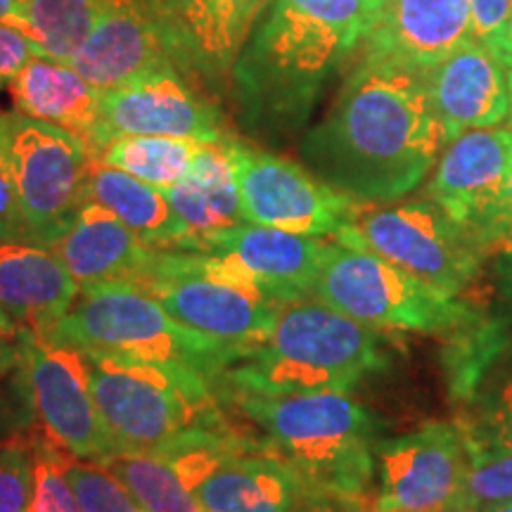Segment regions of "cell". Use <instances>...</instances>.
<instances>
[{
  "label": "cell",
  "instance_id": "6da1fadb",
  "mask_svg": "<svg viewBox=\"0 0 512 512\" xmlns=\"http://www.w3.org/2000/svg\"><path fill=\"white\" fill-rule=\"evenodd\" d=\"M446 147L425 74L361 55L335 105L304 133L299 157L363 204H392L432 174Z\"/></svg>",
  "mask_w": 512,
  "mask_h": 512
},
{
  "label": "cell",
  "instance_id": "7a4b0ae2",
  "mask_svg": "<svg viewBox=\"0 0 512 512\" xmlns=\"http://www.w3.org/2000/svg\"><path fill=\"white\" fill-rule=\"evenodd\" d=\"M380 0H264L230 72L249 138L280 143L311 117L330 76L366 46Z\"/></svg>",
  "mask_w": 512,
  "mask_h": 512
},
{
  "label": "cell",
  "instance_id": "3957f363",
  "mask_svg": "<svg viewBox=\"0 0 512 512\" xmlns=\"http://www.w3.org/2000/svg\"><path fill=\"white\" fill-rule=\"evenodd\" d=\"M223 403L271 453L320 494L368 496L377 475V420L349 394L266 396L221 384Z\"/></svg>",
  "mask_w": 512,
  "mask_h": 512
},
{
  "label": "cell",
  "instance_id": "277c9868",
  "mask_svg": "<svg viewBox=\"0 0 512 512\" xmlns=\"http://www.w3.org/2000/svg\"><path fill=\"white\" fill-rule=\"evenodd\" d=\"M387 363L373 328L304 299L280 306L271 337L226 370L223 387L266 396L349 394Z\"/></svg>",
  "mask_w": 512,
  "mask_h": 512
},
{
  "label": "cell",
  "instance_id": "5b68a950",
  "mask_svg": "<svg viewBox=\"0 0 512 512\" xmlns=\"http://www.w3.org/2000/svg\"><path fill=\"white\" fill-rule=\"evenodd\" d=\"M50 339L81 351H100L150 363L174 373L223 384L238 356L214 339L192 332L128 280L81 285L79 297Z\"/></svg>",
  "mask_w": 512,
  "mask_h": 512
},
{
  "label": "cell",
  "instance_id": "8992f818",
  "mask_svg": "<svg viewBox=\"0 0 512 512\" xmlns=\"http://www.w3.org/2000/svg\"><path fill=\"white\" fill-rule=\"evenodd\" d=\"M171 318L242 358L271 337L280 306L223 256L157 249L133 280Z\"/></svg>",
  "mask_w": 512,
  "mask_h": 512
},
{
  "label": "cell",
  "instance_id": "52a82bcc",
  "mask_svg": "<svg viewBox=\"0 0 512 512\" xmlns=\"http://www.w3.org/2000/svg\"><path fill=\"white\" fill-rule=\"evenodd\" d=\"M81 354L95 406L121 451L150 453L188 430L233 425L223 413L221 387L200 375L100 351Z\"/></svg>",
  "mask_w": 512,
  "mask_h": 512
},
{
  "label": "cell",
  "instance_id": "ba28073f",
  "mask_svg": "<svg viewBox=\"0 0 512 512\" xmlns=\"http://www.w3.org/2000/svg\"><path fill=\"white\" fill-rule=\"evenodd\" d=\"M313 299L377 330L453 335L475 313L458 297L422 283L382 256L328 242Z\"/></svg>",
  "mask_w": 512,
  "mask_h": 512
},
{
  "label": "cell",
  "instance_id": "9c48e42d",
  "mask_svg": "<svg viewBox=\"0 0 512 512\" xmlns=\"http://www.w3.org/2000/svg\"><path fill=\"white\" fill-rule=\"evenodd\" d=\"M335 240L382 256L422 283L458 297L477 278L486 249L430 197L358 204Z\"/></svg>",
  "mask_w": 512,
  "mask_h": 512
},
{
  "label": "cell",
  "instance_id": "30bf717a",
  "mask_svg": "<svg viewBox=\"0 0 512 512\" xmlns=\"http://www.w3.org/2000/svg\"><path fill=\"white\" fill-rule=\"evenodd\" d=\"M5 131L29 240L48 247L86 202L88 176L98 157L76 133L19 112H5Z\"/></svg>",
  "mask_w": 512,
  "mask_h": 512
},
{
  "label": "cell",
  "instance_id": "8fae6325",
  "mask_svg": "<svg viewBox=\"0 0 512 512\" xmlns=\"http://www.w3.org/2000/svg\"><path fill=\"white\" fill-rule=\"evenodd\" d=\"M226 145L242 219L309 238H335L361 202L344 195L306 169L252 140L228 136Z\"/></svg>",
  "mask_w": 512,
  "mask_h": 512
},
{
  "label": "cell",
  "instance_id": "7c38bea8",
  "mask_svg": "<svg viewBox=\"0 0 512 512\" xmlns=\"http://www.w3.org/2000/svg\"><path fill=\"white\" fill-rule=\"evenodd\" d=\"M17 349L38 427L81 460L100 463L119 453L121 446L95 406L81 351L29 330H19Z\"/></svg>",
  "mask_w": 512,
  "mask_h": 512
},
{
  "label": "cell",
  "instance_id": "4fadbf2b",
  "mask_svg": "<svg viewBox=\"0 0 512 512\" xmlns=\"http://www.w3.org/2000/svg\"><path fill=\"white\" fill-rule=\"evenodd\" d=\"M375 512H477L467 503V456L456 422H430L377 444Z\"/></svg>",
  "mask_w": 512,
  "mask_h": 512
},
{
  "label": "cell",
  "instance_id": "5bb4252c",
  "mask_svg": "<svg viewBox=\"0 0 512 512\" xmlns=\"http://www.w3.org/2000/svg\"><path fill=\"white\" fill-rule=\"evenodd\" d=\"M121 136H169L197 143H223L233 133L211 98H204L178 69L100 93V119L95 128V157Z\"/></svg>",
  "mask_w": 512,
  "mask_h": 512
},
{
  "label": "cell",
  "instance_id": "9a60e30c",
  "mask_svg": "<svg viewBox=\"0 0 512 512\" xmlns=\"http://www.w3.org/2000/svg\"><path fill=\"white\" fill-rule=\"evenodd\" d=\"M171 62L190 83L228 95L230 72L264 0H145Z\"/></svg>",
  "mask_w": 512,
  "mask_h": 512
},
{
  "label": "cell",
  "instance_id": "2e32d148",
  "mask_svg": "<svg viewBox=\"0 0 512 512\" xmlns=\"http://www.w3.org/2000/svg\"><path fill=\"white\" fill-rule=\"evenodd\" d=\"M510 169L512 126L472 128L441 150L427 197L477 238L501 200Z\"/></svg>",
  "mask_w": 512,
  "mask_h": 512
},
{
  "label": "cell",
  "instance_id": "e0dca14e",
  "mask_svg": "<svg viewBox=\"0 0 512 512\" xmlns=\"http://www.w3.org/2000/svg\"><path fill=\"white\" fill-rule=\"evenodd\" d=\"M197 252L223 256L273 302L313 299L328 240L242 221L202 240Z\"/></svg>",
  "mask_w": 512,
  "mask_h": 512
},
{
  "label": "cell",
  "instance_id": "ac0fdd59",
  "mask_svg": "<svg viewBox=\"0 0 512 512\" xmlns=\"http://www.w3.org/2000/svg\"><path fill=\"white\" fill-rule=\"evenodd\" d=\"M67 64L100 93L176 69L145 0H105L91 34Z\"/></svg>",
  "mask_w": 512,
  "mask_h": 512
},
{
  "label": "cell",
  "instance_id": "d6986e66",
  "mask_svg": "<svg viewBox=\"0 0 512 512\" xmlns=\"http://www.w3.org/2000/svg\"><path fill=\"white\" fill-rule=\"evenodd\" d=\"M470 38V0H380L363 55L425 74Z\"/></svg>",
  "mask_w": 512,
  "mask_h": 512
},
{
  "label": "cell",
  "instance_id": "ffe728a7",
  "mask_svg": "<svg viewBox=\"0 0 512 512\" xmlns=\"http://www.w3.org/2000/svg\"><path fill=\"white\" fill-rule=\"evenodd\" d=\"M425 83L446 143L472 128L501 126L510 117L508 67L475 38L425 72Z\"/></svg>",
  "mask_w": 512,
  "mask_h": 512
},
{
  "label": "cell",
  "instance_id": "44dd1931",
  "mask_svg": "<svg viewBox=\"0 0 512 512\" xmlns=\"http://www.w3.org/2000/svg\"><path fill=\"white\" fill-rule=\"evenodd\" d=\"M79 290L81 285L48 247L0 242V306L19 330L50 337Z\"/></svg>",
  "mask_w": 512,
  "mask_h": 512
},
{
  "label": "cell",
  "instance_id": "7402d4cb",
  "mask_svg": "<svg viewBox=\"0 0 512 512\" xmlns=\"http://www.w3.org/2000/svg\"><path fill=\"white\" fill-rule=\"evenodd\" d=\"M79 285L133 280L145 271L157 249L98 202L86 200L69 228L48 245Z\"/></svg>",
  "mask_w": 512,
  "mask_h": 512
},
{
  "label": "cell",
  "instance_id": "603a6c76",
  "mask_svg": "<svg viewBox=\"0 0 512 512\" xmlns=\"http://www.w3.org/2000/svg\"><path fill=\"white\" fill-rule=\"evenodd\" d=\"M311 494L292 467L259 448L230 456L195 489L207 512H294Z\"/></svg>",
  "mask_w": 512,
  "mask_h": 512
},
{
  "label": "cell",
  "instance_id": "cb8c5ba5",
  "mask_svg": "<svg viewBox=\"0 0 512 512\" xmlns=\"http://www.w3.org/2000/svg\"><path fill=\"white\" fill-rule=\"evenodd\" d=\"M15 112L72 131L93 147L100 119V91L72 64L36 55L10 86Z\"/></svg>",
  "mask_w": 512,
  "mask_h": 512
},
{
  "label": "cell",
  "instance_id": "d4e9b609",
  "mask_svg": "<svg viewBox=\"0 0 512 512\" xmlns=\"http://www.w3.org/2000/svg\"><path fill=\"white\" fill-rule=\"evenodd\" d=\"M86 200L98 202L155 249H197V238L171 207L164 190L95 159Z\"/></svg>",
  "mask_w": 512,
  "mask_h": 512
},
{
  "label": "cell",
  "instance_id": "484cf974",
  "mask_svg": "<svg viewBox=\"0 0 512 512\" xmlns=\"http://www.w3.org/2000/svg\"><path fill=\"white\" fill-rule=\"evenodd\" d=\"M164 195L169 197L171 207L185 221L200 247L209 235L245 221L233 166L223 143H204L188 174L166 188Z\"/></svg>",
  "mask_w": 512,
  "mask_h": 512
},
{
  "label": "cell",
  "instance_id": "4316f807",
  "mask_svg": "<svg viewBox=\"0 0 512 512\" xmlns=\"http://www.w3.org/2000/svg\"><path fill=\"white\" fill-rule=\"evenodd\" d=\"M467 456V503L477 512L484 505L512 501V432L494 413L456 422Z\"/></svg>",
  "mask_w": 512,
  "mask_h": 512
},
{
  "label": "cell",
  "instance_id": "83f0119b",
  "mask_svg": "<svg viewBox=\"0 0 512 512\" xmlns=\"http://www.w3.org/2000/svg\"><path fill=\"white\" fill-rule=\"evenodd\" d=\"M202 145L190 138L121 136L105 145L98 162L166 190L188 174Z\"/></svg>",
  "mask_w": 512,
  "mask_h": 512
},
{
  "label": "cell",
  "instance_id": "f1b7e54d",
  "mask_svg": "<svg viewBox=\"0 0 512 512\" xmlns=\"http://www.w3.org/2000/svg\"><path fill=\"white\" fill-rule=\"evenodd\" d=\"M136 496L147 512H202L200 503L174 467L155 453L119 451L100 460Z\"/></svg>",
  "mask_w": 512,
  "mask_h": 512
},
{
  "label": "cell",
  "instance_id": "f546056e",
  "mask_svg": "<svg viewBox=\"0 0 512 512\" xmlns=\"http://www.w3.org/2000/svg\"><path fill=\"white\" fill-rule=\"evenodd\" d=\"M41 55L69 62L98 22L105 0H22Z\"/></svg>",
  "mask_w": 512,
  "mask_h": 512
},
{
  "label": "cell",
  "instance_id": "4dcf8cb0",
  "mask_svg": "<svg viewBox=\"0 0 512 512\" xmlns=\"http://www.w3.org/2000/svg\"><path fill=\"white\" fill-rule=\"evenodd\" d=\"M67 479L81 512H147L121 479L95 460L72 458Z\"/></svg>",
  "mask_w": 512,
  "mask_h": 512
},
{
  "label": "cell",
  "instance_id": "1f68e13d",
  "mask_svg": "<svg viewBox=\"0 0 512 512\" xmlns=\"http://www.w3.org/2000/svg\"><path fill=\"white\" fill-rule=\"evenodd\" d=\"M31 430L8 441H0V512L31 510V498H34Z\"/></svg>",
  "mask_w": 512,
  "mask_h": 512
},
{
  "label": "cell",
  "instance_id": "d6a6232c",
  "mask_svg": "<svg viewBox=\"0 0 512 512\" xmlns=\"http://www.w3.org/2000/svg\"><path fill=\"white\" fill-rule=\"evenodd\" d=\"M36 425L34 403L22 366L0 377V441L24 434Z\"/></svg>",
  "mask_w": 512,
  "mask_h": 512
},
{
  "label": "cell",
  "instance_id": "836d02e7",
  "mask_svg": "<svg viewBox=\"0 0 512 512\" xmlns=\"http://www.w3.org/2000/svg\"><path fill=\"white\" fill-rule=\"evenodd\" d=\"M0 242H31L19 207L15 174H12L5 112H0Z\"/></svg>",
  "mask_w": 512,
  "mask_h": 512
},
{
  "label": "cell",
  "instance_id": "e575fe53",
  "mask_svg": "<svg viewBox=\"0 0 512 512\" xmlns=\"http://www.w3.org/2000/svg\"><path fill=\"white\" fill-rule=\"evenodd\" d=\"M36 55H41V50L27 29L0 22V91L10 88L17 74Z\"/></svg>",
  "mask_w": 512,
  "mask_h": 512
},
{
  "label": "cell",
  "instance_id": "d590c367",
  "mask_svg": "<svg viewBox=\"0 0 512 512\" xmlns=\"http://www.w3.org/2000/svg\"><path fill=\"white\" fill-rule=\"evenodd\" d=\"M512 0H470V15H472V34L475 41L496 55L501 48L505 31H508Z\"/></svg>",
  "mask_w": 512,
  "mask_h": 512
},
{
  "label": "cell",
  "instance_id": "8d00e7d4",
  "mask_svg": "<svg viewBox=\"0 0 512 512\" xmlns=\"http://www.w3.org/2000/svg\"><path fill=\"white\" fill-rule=\"evenodd\" d=\"M479 245L484 249L494 247H512V169L508 176V183H505L503 195L498 204L491 211V216L479 230L477 235Z\"/></svg>",
  "mask_w": 512,
  "mask_h": 512
},
{
  "label": "cell",
  "instance_id": "74e56055",
  "mask_svg": "<svg viewBox=\"0 0 512 512\" xmlns=\"http://www.w3.org/2000/svg\"><path fill=\"white\" fill-rule=\"evenodd\" d=\"M294 512H375V498L311 494Z\"/></svg>",
  "mask_w": 512,
  "mask_h": 512
},
{
  "label": "cell",
  "instance_id": "f35d334b",
  "mask_svg": "<svg viewBox=\"0 0 512 512\" xmlns=\"http://www.w3.org/2000/svg\"><path fill=\"white\" fill-rule=\"evenodd\" d=\"M0 22L15 24V27L29 31L27 12H24L22 0H0ZM29 34H31V31H29Z\"/></svg>",
  "mask_w": 512,
  "mask_h": 512
},
{
  "label": "cell",
  "instance_id": "ab89813d",
  "mask_svg": "<svg viewBox=\"0 0 512 512\" xmlns=\"http://www.w3.org/2000/svg\"><path fill=\"white\" fill-rule=\"evenodd\" d=\"M19 366V349H17V339H3L0 337V377L10 375L12 370H17Z\"/></svg>",
  "mask_w": 512,
  "mask_h": 512
},
{
  "label": "cell",
  "instance_id": "60d3db41",
  "mask_svg": "<svg viewBox=\"0 0 512 512\" xmlns=\"http://www.w3.org/2000/svg\"><path fill=\"white\" fill-rule=\"evenodd\" d=\"M498 418V422L505 427V430L512 432V384L508 389H505L501 401H498V406L491 411Z\"/></svg>",
  "mask_w": 512,
  "mask_h": 512
},
{
  "label": "cell",
  "instance_id": "b9f144b4",
  "mask_svg": "<svg viewBox=\"0 0 512 512\" xmlns=\"http://www.w3.org/2000/svg\"><path fill=\"white\" fill-rule=\"evenodd\" d=\"M496 60L503 64V67L512 69V3H510V17H508V31H505V38L501 43V48L496 50Z\"/></svg>",
  "mask_w": 512,
  "mask_h": 512
},
{
  "label": "cell",
  "instance_id": "7bdbcfd3",
  "mask_svg": "<svg viewBox=\"0 0 512 512\" xmlns=\"http://www.w3.org/2000/svg\"><path fill=\"white\" fill-rule=\"evenodd\" d=\"M0 337L12 339V342L19 337V325L5 313L3 306H0Z\"/></svg>",
  "mask_w": 512,
  "mask_h": 512
},
{
  "label": "cell",
  "instance_id": "ee69618b",
  "mask_svg": "<svg viewBox=\"0 0 512 512\" xmlns=\"http://www.w3.org/2000/svg\"><path fill=\"white\" fill-rule=\"evenodd\" d=\"M479 512H512V501L505 503H494V505H484Z\"/></svg>",
  "mask_w": 512,
  "mask_h": 512
},
{
  "label": "cell",
  "instance_id": "f6af8a7d",
  "mask_svg": "<svg viewBox=\"0 0 512 512\" xmlns=\"http://www.w3.org/2000/svg\"><path fill=\"white\" fill-rule=\"evenodd\" d=\"M508 88H510V119H512V69H508Z\"/></svg>",
  "mask_w": 512,
  "mask_h": 512
},
{
  "label": "cell",
  "instance_id": "bcb514c9",
  "mask_svg": "<svg viewBox=\"0 0 512 512\" xmlns=\"http://www.w3.org/2000/svg\"><path fill=\"white\" fill-rule=\"evenodd\" d=\"M202 512H207V510H202Z\"/></svg>",
  "mask_w": 512,
  "mask_h": 512
}]
</instances>
